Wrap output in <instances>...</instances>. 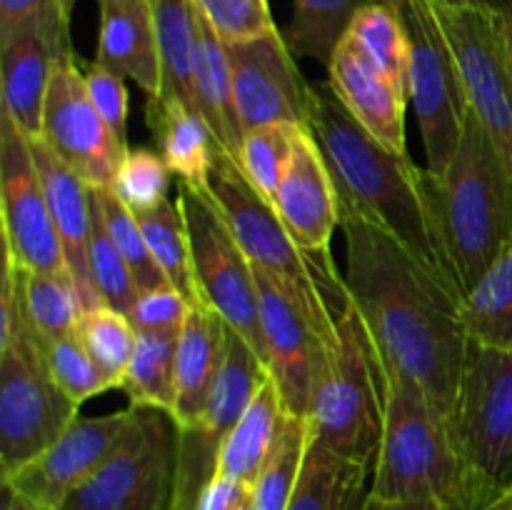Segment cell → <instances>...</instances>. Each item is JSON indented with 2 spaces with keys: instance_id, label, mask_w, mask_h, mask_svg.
<instances>
[{
  "instance_id": "cell-7",
  "label": "cell",
  "mask_w": 512,
  "mask_h": 510,
  "mask_svg": "<svg viewBox=\"0 0 512 510\" xmlns=\"http://www.w3.org/2000/svg\"><path fill=\"white\" fill-rule=\"evenodd\" d=\"M180 428L168 410L138 408L115 453L60 510H170L178 483Z\"/></svg>"
},
{
  "instance_id": "cell-6",
  "label": "cell",
  "mask_w": 512,
  "mask_h": 510,
  "mask_svg": "<svg viewBox=\"0 0 512 510\" xmlns=\"http://www.w3.org/2000/svg\"><path fill=\"white\" fill-rule=\"evenodd\" d=\"M310 440L353 463L373 465L385 423V373L353 300L323 343L308 410Z\"/></svg>"
},
{
  "instance_id": "cell-26",
  "label": "cell",
  "mask_w": 512,
  "mask_h": 510,
  "mask_svg": "<svg viewBox=\"0 0 512 510\" xmlns=\"http://www.w3.org/2000/svg\"><path fill=\"white\" fill-rule=\"evenodd\" d=\"M288 415L290 413L285 410L278 385L273 378H268L263 388L255 393L253 403L248 405L238 425L225 438L218 453L215 473L253 485L263 470L265 460L273 453Z\"/></svg>"
},
{
  "instance_id": "cell-23",
  "label": "cell",
  "mask_w": 512,
  "mask_h": 510,
  "mask_svg": "<svg viewBox=\"0 0 512 510\" xmlns=\"http://www.w3.org/2000/svg\"><path fill=\"white\" fill-rule=\"evenodd\" d=\"M230 325L208 303L190 308L180 330L178 360H175V405L173 418L180 430L195 428L210 398L215 378L223 368Z\"/></svg>"
},
{
  "instance_id": "cell-10",
  "label": "cell",
  "mask_w": 512,
  "mask_h": 510,
  "mask_svg": "<svg viewBox=\"0 0 512 510\" xmlns=\"http://www.w3.org/2000/svg\"><path fill=\"white\" fill-rule=\"evenodd\" d=\"M175 200L188 225L200 298L215 313L223 315L225 323L268 365V345H265L263 320H260V295L253 263L243 253L235 235L230 233L228 223L208 190L178 183Z\"/></svg>"
},
{
  "instance_id": "cell-3",
  "label": "cell",
  "mask_w": 512,
  "mask_h": 510,
  "mask_svg": "<svg viewBox=\"0 0 512 510\" xmlns=\"http://www.w3.org/2000/svg\"><path fill=\"white\" fill-rule=\"evenodd\" d=\"M420 193L445 275L465 295L512 238V175L473 110L448 168H420Z\"/></svg>"
},
{
  "instance_id": "cell-37",
  "label": "cell",
  "mask_w": 512,
  "mask_h": 510,
  "mask_svg": "<svg viewBox=\"0 0 512 510\" xmlns=\"http://www.w3.org/2000/svg\"><path fill=\"white\" fill-rule=\"evenodd\" d=\"M75 335L90 358L98 363V368L108 375L110 383L120 388L128 370L130 360H133L135 343H138V330L128 320V315L118 313V310L100 305V308L85 310L80 315V323L75 328Z\"/></svg>"
},
{
  "instance_id": "cell-15",
  "label": "cell",
  "mask_w": 512,
  "mask_h": 510,
  "mask_svg": "<svg viewBox=\"0 0 512 510\" xmlns=\"http://www.w3.org/2000/svg\"><path fill=\"white\" fill-rule=\"evenodd\" d=\"M243 133L260 125H308L313 83L303 78L283 30L225 43Z\"/></svg>"
},
{
  "instance_id": "cell-2",
  "label": "cell",
  "mask_w": 512,
  "mask_h": 510,
  "mask_svg": "<svg viewBox=\"0 0 512 510\" xmlns=\"http://www.w3.org/2000/svg\"><path fill=\"white\" fill-rule=\"evenodd\" d=\"M308 128L333 175L340 215L380 225L423 263L445 275L420 193V168L410 155H398L378 143L345 110L328 80L313 85Z\"/></svg>"
},
{
  "instance_id": "cell-16",
  "label": "cell",
  "mask_w": 512,
  "mask_h": 510,
  "mask_svg": "<svg viewBox=\"0 0 512 510\" xmlns=\"http://www.w3.org/2000/svg\"><path fill=\"white\" fill-rule=\"evenodd\" d=\"M135 420V405L98 418H78L50 445L15 473L3 475V483L18 490L38 510H60L68 495L83 485L128 435Z\"/></svg>"
},
{
  "instance_id": "cell-41",
  "label": "cell",
  "mask_w": 512,
  "mask_h": 510,
  "mask_svg": "<svg viewBox=\"0 0 512 510\" xmlns=\"http://www.w3.org/2000/svg\"><path fill=\"white\" fill-rule=\"evenodd\" d=\"M43 350L45 363H48L53 380L78 405L95 398V395L105 393V390L115 388L108 380V375L90 358V353L85 350V345L80 343V338L75 333L43 343Z\"/></svg>"
},
{
  "instance_id": "cell-4",
  "label": "cell",
  "mask_w": 512,
  "mask_h": 510,
  "mask_svg": "<svg viewBox=\"0 0 512 510\" xmlns=\"http://www.w3.org/2000/svg\"><path fill=\"white\" fill-rule=\"evenodd\" d=\"M490 488L495 485L485 483L463 458L448 418L425 390L403 375L385 373V423L370 495L463 508Z\"/></svg>"
},
{
  "instance_id": "cell-9",
  "label": "cell",
  "mask_w": 512,
  "mask_h": 510,
  "mask_svg": "<svg viewBox=\"0 0 512 510\" xmlns=\"http://www.w3.org/2000/svg\"><path fill=\"white\" fill-rule=\"evenodd\" d=\"M435 13L460 68L470 110L488 130L512 175V48L503 0L435 3Z\"/></svg>"
},
{
  "instance_id": "cell-38",
  "label": "cell",
  "mask_w": 512,
  "mask_h": 510,
  "mask_svg": "<svg viewBox=\"0 0 512 510\" xmlns=\"http://www.w3.org/2000/svg\"><path fill=\"white\" fill-rule=\"evenodd\" d=\"M298 125H260L243 135L238 153V165L243 168L245 178L263 193L268 203L275 205L280 180L288 170L293 158V135Z\"/></svg>"
},
{
  "instance_id": "cell-51",
  "label": "cell",
  "mask_w": 512,
  "mask_h": 510,
  "mask_svg": "<svg viewBox=\"0 0 512 510\" xmlns=\"http://www.w3.org/2000/svg\"><path fill=\"white\" fill-rule=\"evenodd\" d=\"M78 0H53L55 10H58V15L63 18V23L70 25V15H73V8Z\"/></svg>"
},
{
  "instance_id": "cell-22",
  "label": "cell",
  "mask_w": 512,
  "mask_h": 510,
  "mask_svg": "<svg viewBox=\"0 0 512 510\" xmlns=\"http://www.w3.org/2000/svg\"><path fill=\"white\" fill-rule=\"evenodd\" d=\"M100 28L95 60L133 80L148 100L160 98L158 40L150 0H98Z\"/></svg>"
},
{
  "instance_id": "cell-33",
  "label": "cell",
  "mask_w": 512,
  "mask_h": 510,
  "mask_svg": "<svg viewBox=\"0 0 512 510\" xmlns=\"http://www.w3.org/2000/svg\"><path fill=\"white\" fill-rule=\"evenodd\" d=\"M348 35L408 95L410 50L413 48H410L408 25H405L398 8L385 3L365 5V8L358 10L353 23H350Z\"/></svg>"
},
{
  "instance_id": "cell-21",
  "label": "cell",
  "mask_w": 512,
  "mask_h": 510,
  "mask_svg": "<svg viewBox=\"0 0 512 510\" xmlns=\"http://www.w3.org/2000/svg\"><path fill=\"white\" fill-rule=\"evenodd\" d=\"M33 143L35 165L43 180L45 200H48L50 218L55 233L63 245L65 265L78 288L83 310L100 308V295L90 278V238H93V195L90 185L78 173L68 168L40 138Z\"/></svg>"
},
{
  "instance_id": "cell-24",
  "label": "cell",
  "mask_w": 512,
  "mask_h": 510,
  "mask_svg": "<svg viewBox=\"0 0 512 510\" xmlns=\"http://www.w3.org/2000/svg\"><path fill=\"white\" fill-rule=\"evenodd\" d=\"M148 125L158 143V153L178 183L208 190L215 160L223 150L208 120L198 110L175 100H148Z\"/></svg>"
},
{
  "instance_id": "cell-14",
  "label": "cell",
  "mask_w": 512,
  "mask_h": 510,
  "mask_svg": "<svg viewBox=\"0 0 512 510\" xmlns=\"http://www.w3.org/2000/svg\"><path fill=\"white\" fill-rule=\"evenodd\" d=\"M38 138L90 188L113 185L128 148L115 138L113 128L90 100L73 50L55 60Z\"/></svg>"
},
{
  "instance_id": "cell-17",
  "label": "cell",
  "mask_w": 512,
  "mask_h": 510,
  "mask_svg": "<svg viewBox=\"0 0 512 510\" xmlns=\"http://www.w3.org/2000/svg\"><path fill=\"white\" fill-rule=\"evenodd\" d=\"M68 50H73L70 25L63 23L53 3L38 18L0 38L3 110L28 138L40 135L55 60Z\"/></svg>"
},
{
  "instance_id": "cell-35",
  "label": "cell",
  "mask_w": 512,
  "mask_h": 510,
  "mask_svg": "<svg viewBox=\"0 0 512 510\" xmlns=\"http://www.w3.org/2000/svg\"><path fill=\"white\" fill-rule=\"evenodd\" d=\"M23 300L30 325L43 343L73 335L80 323L83 300L68 273H28L23 270Z\"/></svg>"
},
{
  "instance_id": "cell-43",
  "label": "cell",
  "mask_w": 512,
  "mask_h": 510,
  "mask_svg": "<svg viewBox=\"0 0 512 510\" xmlns=\"http://www.w3.org/2000/svg\"><path fill=\"white\" fill-rule=\"evenodd\" d=\"M85 78V88H88L90 100L98 108V113L103 115L105 123L113 128L115 138L128 148V88H125V78L118 75L115 70H110L108 65L98 63H80Z\"/></svg>"
},
{
  "instance_id": "cell-44",
  "label": "cell",
  "mask_w": 512,
  "mask_h": 510,
  "mask_svg": "<svg viewBox=\"0 0 512 510\" xmlns=\"http://www.w3.org/2000/svg\"><path fill=\"white\" fill-rule=\"evenodd\" d=\"M193 305L175 288H160L140 293L130 308L128 320L135 330H180Z\"/></svg>"
},
{
  "instance_id": "cell-46",
  "label": "cell",
  "mask_w": 512,
  "mask_h": 510,
  "mask_svg": "<svg viewBox=\"0 0 512 510\" xmlns=\"http://www.w3.org/2000/svg\"><path fill=\"white\" fill-rule=\"evenodd\" d=\"M53 0H0V38L38 18Z\"/></svg>"
},
{
  "instance_id": "cell-8",
  "label": "cell",
  "mask_w": 512,
  "mask_h": 510,
  "mask_svg": "<svg viewBox=\"0 0 512 510\" xmlns=\"http://www.w3.org/2000/svg\"><path fill=\"white\" fill-rule=\"evenodd\" d=\"M80 415L45 363L35 330L0 348V470L15 473L50 448Z\"/></svg>"
},
{
  "instance_id": "cell-18",
  "label": "cell",
  "mask_w": 512,
  "mask_h": 510,
  "mask_svg": "<svg viewBox=\"0 0 512 510\" xmlns=\"http://www.w3.org/2000/svg\"><path fill=\"white\" fill-rule=\"evenodd\" d=\"M255 280H258L260 320L268 345L270 378L278 385L285 410L293 418L305 420L313 398L315 375L323 360V338L280 285H275L260 270H255Z\"/></svg>"
},
{
  "instance_id": "cell-42",
  "label": "cell",
  "mask_w": 512,
  "mask_h": 510,
  "mask_svg": "<svg viewBox=\"0 0 512 510\" xmlns=\"http://www.w3.org/2000/svg\"><path fill=\"white\" fill-rule=\"evenodd\" d=\"M223 43H243L273 30V13L268 0H190Z\"/></svg>"
},
{
  "instance_id": "cell-25",
  "label": "cell",
  "mask_w": 512,
  "mask_h": 510,
  "mask_svg": "<svg viewBox=\"0 0 512 510\" xmlns=\"http://www.w3.org/2000/svg\"><path fill=\"white\" fill-rule=\"evenodd\" d=\"M198 23V43H195V73L193 93L195 108L208 120L220 148L238 158L243 143V125H240L238 108H235L233 70H230L228 48L213 33L203 15L195 10Z\"/></svg>"
},
{
  "instance_id": "cell-13",
  "label": "cell",
  "mask_w": 512,
  "mask_h": 510,
  "mask_svg": "<svg viewBox=\"0 0 512 510\" xmlns=\"http://www.w3.org/2000/svg\"><path fill=\"white\" fill-rule=\"evenodd\" d=\"M0 215L5 258L28 273H68L33 143L5 110L0 115Z\"/></svg>"
},
{
  "instance_id": "cell-28",
  "label": "cell",
  "mask_w": 512,
  "mask_h": 510,
  "mask_svg": "<svg viewBox=\"0 0 512 510\" xmlns=\"http://www.w3.org/2000/svg\"><path fill=\"white\" fill-rule=\"evenodd\" d=\"M155 20V40H158L160 75L163 90L155 100H175L195 108L193 73H195V43H198V23L190 0H150Z\"/></svg>"
},
{
  "instance_id": "cell-1",
  "label": "cell",
  "mask_w": 512,
  "mask_h": 510,
  "mask_svg": "<svg viewBox=\"0 0 512 510\" xmlns=\"http://www.w3.org/2000/svg\"><path fill=\"white\" fill-rule=\"evenodd\" d=\"M345 288L385 373L418 383L450 418L463 378L468 333L460 290L380 225L340 215Z\"/></svg>"
},
{
  "instance_id": "cell-5",
  "label": "cell",
  "mask_w": 512,
  "mask_h": 510,
  "mask_svg": "<svg viewBox=\"0 0 512 510\" xmlns=\"http://www.w3.org/2000/svg\"><path fill=\"white\" fill-rule=\"evenodd\" d=\"M208 193L253 268L280 285L318 330L323 343H328L338 315L350 300L335 260H320L305 253L288 233L275 205L263 198L245 178L238 160L225 150H220L215 160Z\"/></svg>"
},
{
  "instance_id": "cell-27",
  "label": "cell",
  "mask_w": 512,
  "mask_h": 510,
  "mask_svg": "<svg viewBox=\"0 0 512 510\" xmlns=\"http://www.w3.org/2000/svg\"><path fill=\"white\" fill-rule=\"evenodd\" d=\"M370 475L373 465L345 460L310 440L288 510H363Z\"/></svg>"
},
{
  "instance_id": "cell-29",
  "label": "cell",
  "mask_w": 512,
  "mask_h": 510,
  "mask_svg": "<svg viewBox=\"0 0 512 510\" xmlns=\"http://www.w3.org/2000/svg\"><path fill=\"white\" fill-rule=\"evenodd\" d=\"M463 325L475 343L512 350V238L463 295Z\"/></svg>"
},
{
  "instance_id": "cell-53",
  "label": "cell",
  "mask_w": 512,
  "mask_h": 510,
  "mask_svg": "<svg viewBox=\"0 0 512 510\" xmlns=\"http://www.w3.org/2000/svg\"><path fill=\"white\" fill-rule=\"evenodd\" d=\"M443 5H478V3H488V0H438Z\"/></svg>"
},
{
  "instance_id": "cell-49",
  "label": "cell",
  "mask_w": 512,
  "mask_h": 510,
  "mask_svg": "<svg viewBox=\"0 0 512 510\" xmlns=\"http://www.w3.org/2000/svg\"><path fill=\"white\" fill-rule=\"evenodd\" d=\"M3 510H38L30 500H25L18 490L3 483Z\"/></svg>"
},
{
  "instance_id": "cell-54",
  "label": "cell",
  "mask_w": 512,
  "mask_h": 510,
  "mask_svg": "<svg viewBox=\"0 0 512 510\" xmlns=\"http://www.w3.org/2000/svg\"><path fill=\"white\" fill-rule=\"evenodd\" d=\"M375 3H385V5H400V3H410V0H375ZM435 3H438V0H435Z\"/></svg>"
},
{
  "instance_id": "cell-20",
  "label": "cell",
  "mask_w": 512,
  "mask_h": 510,
  "mask_svg": "<svg viewBox=\"0 0 512 510\" xmlns=\"http://www.w3.org/2000/svg\"><path fill=\"white\" fill-rule=\"evenodd\" d=\"M328 85L345 105V110L378 143H383L393 153L408 155V140H405L408 95L365 55V50L350 35L340 40L330 58Z\"/></svg>"
},
{
  "instance_id": "cell-47",
  "label": "cell",
  "mask_w": 512,
  "mask_h": 510,
  "mask_svg": "<svg viewBox=\"0 0 512 510\" xmlns=\"http://www.w3.org/2000/svg\"><path fill=\"white\" fill-rule=\"evenodd\" d=\"M455 510H512V488H490Z\"/></svg>"
},
{
  "instance_id": "cell-12",
  "label": "cell",
  "mask_w": 512,
  "mask_h": 510,
  "mask_svg": "<svg viewBox=\"0 0 512 510\" xmlns=\"http://www.w3.org/2000/svg\"><path fill=\"white\" fill-rule=\"evenodd\" d=\"M448 423L470 468L512 488V350L470 340Z\"/></svg>"
},
{
  "instance_id": "cell-30",
  "label": "cell",
  "mask_w": 512,
  "mask_h": 510,
  "mask_svg": "<svg viewBox=\"0 0 512 510\" xmlns=\"http://www.w3.org/2000/svg\"><path fill=\"white\" fill-rule=\"evenodd\" d=\"M180 330H138L133 360L120 383L130 405L173 413Z\"/></svg>"
},
{
  "instance_id": "cell-32",
  "label": "cell",
  "mask_w": 512,
  "mask_h": 510,
  "mask_svg": "<svg viewBox=\"0 0 512 510\" xmlns=\"http://www.w3.org/2000/svg\"><path fill=\"white\" fill-rule=\"evenodd\" d=\"M135 218H138L140 230H143L145 240H148L150 253H153L155 263L160 265L168 283L190 305L203 303V298L198 293V283H195L188 225H185L178 200H163L158 208L135 213Z\"/></svg>"
},
{
  "instance_id": "cell-55",
  "label": "cell",
  "mask_w": 512,
  "mask_h": 510,
  "mask_svg": "<svg viewBox=\"0 0 512 510\" xmlns=\"http://www.w3.org/2000/svg\"><path fill=\"white\" fill-rule=\"evenodd\" d=\"M240 510H255V508H253V500H250V498L245 500V505H243V508H240Z\"/></svg>"
},
{
  "instance_id": "cell-39",
  "label": "cell",
  "mask_w": 512,
  "mask_h": 510,
  "mask_svg": "<svg viewBox=\"0 0 512 510\" xmlns=\"http://www.w3.org/2000/svg\"><path fill=\"white\" fill-rule=\"evenodd\" d=\"M90 278L100 295V303L118 313L128 315L135 300L140 298L138 283L130 273L128 263L120 255L118 245L110 238L98 208L93 205V238H90Z\"/></svg>"
},
{
  "instance_id": "cell-31",
  "label": "cell",
  "mask_w": 512,
  "mask_h": 510,
  "mask_svg": "<svg viewBox=\"0 0 512 510\" xmlns=\"http://www.w3.org/2000/svg\"><path fill=\"white\" fill-rule=\"evenodd\" d=\"M370 3L375 0H293V18L283 30L285 43L295 58L318 60L328 68L358 10Z\"/></svg>"
},
{
  "instance_id": "cell-11",
  "label": "cell",
  "mask_w": 512,
  "mask_h": 510,
  "mask_svg": "<svg viewBox=\"0 0 512 510\" xmlns=\"http://www.w3.org/2000/svg\"><path fill=\"white\" fill-rule=\"evenodd\" d=\"M410 33L408 98L423 135L425 168L443 173L463 138L470 105L460 68L438 23L435 0L395 5Z\"/></svg>"
},
{
  "instance_id": "cell-40",
  "label": "cell",
  "mask_w": 512,
  "mask_h": 510,
  "mask_svg": "<svg viewBox=\"0 0 512 510\" xmlns=\"http://www.w3.org/2000/svg\"><path fill=\"white\" fill-rule=\"evenodd\" d=\"M170 180L173 173L163 155L150 148H128L110 188L133 213H145L168 200Z\"/></svg>"
},
{
  "instance_id": "cell-45",
  "label": "cell",
  "mask_w": 512,
  "mask_h": 510,
  "mask_svg": "<svg viewBox=\"0 0 512 510\" xmlns=\"http://www.w3.org/2000/svg\"><path fill=\"white\" fill-rule=\"evenodd\" d=\"M250 498V485L215 473L198 498V510H240Z\"/></svg>"
},
{
  "instance_id": "cell-34",
  "label": "cell",
  "mask_w": 512,
  "mask_h": 510,
  "mask_svg": "<svg viewBox=\"0 0 512 510\" xmlns=\"http://www.w3.org/2000/svg\"><path fill=\"white\" fill-rule=\"evenodd\" d=\"M308 445V420L288 415L273 453L265 460L255 483L250 485V500L255 510H288L303 473Z\"/></svg>"
},
{
  "instance_id": "cell-52",
  "label": "cell",
  "mask_w": 512,
  "mask_h": 510,
  "mask_svg": "<svg viewBox=\"0 0 512 510\" xmlns=\"http://www.w3.org/2000/svg\"><path fill=\"white\" fill-rule=\"evenodd\" d=\"M503 13H505V28H508V38L512 48V0H503Z\"/></svg>"
},
{
  "instance_id": "cell-50",
  "label": "cell",
  "mask_w": 512,
  "mask_h": 510,
  "mask_svg": "<svg viewBox=\"0 0 512 510\" xmlns=\"http://www.w3.org/2000/svg\"><path fill=\"white\" fill-rule=\"evenodd\" d=\"M170 510H198V498L175 490V500H173V508Z\"/></svg>"
},
{
  "instance_id": "cell-19",
  "label": "cell",
  "mask_w": 512,
  "mask_h": 510,
  "mask_svg": "<svg viewBox=\"0 0 512 510\" xmlns=\"http://www.w3.org/2000/svg\"><path fill=\"white\" fill-rule=\"evenodd\" d=\"M275 210L305 253L320 260H333L330 240L340 225L338 193L318 140L308 125L295 128L293 158L280 180Z\"/></svg>"
},
{
  "instance_id": "cell-48",
  "label": "cell",
  "mask_w": 512,
  "mask_h": 510,
  "mask_svg": "<svg viewBox=\"0 0 512 510\" xmlns=\"http://www.w3.org/2000/svg\"><path fill=\"white\" fill-rule=\"evenodd\" d=\"M363 510H455L435 500H410V503H398V500H380L368 493Z\"/></svg>"
},
{
  "instance_id": "cell-36",
  "label": "cell",
  "mask_w": 512,
  "mask_h": 510,
  "mask_svg": "<svg viewBox=\"0 0 512 510\" xmlns=\"http://www.w3.org/2000/svg\"><path fill=\"white\" fill-rule=\"evenodd\" d=\"M90 195H93V205L98 208L110 238L115 240L120 255H123L125 263H128L140 293L173 288V285L168 283V278H165L163 270H160V265L155 263L153 253H150L148 248V240H145L133 210L113 193V188H90Z\"/></svg>"
}]
</instances>
